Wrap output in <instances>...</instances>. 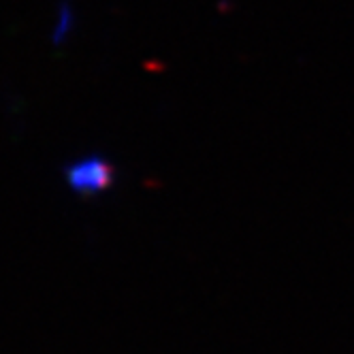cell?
<instances>
[{
  "instance_id": "1",
  "label": "cell",
  "mask_w": 354,
  "mask_h": 354,
  "mask_svg": "<svg viewBox=\"0 0 354 354\" xmlns=\"http://www.w3.org/2000/svg\"><path fill=\"white\" fill-rule=\"evenodd\" d=\"M64 184L77 196H98L107 192L115 182V169L109 158L100 154H86L66 162Z\"/></svg>"
},
{
  "instance_id": "2",
  "label": "cell",
  "mask_w": 354,
  "mask_h": 354,
  "mask_svg": "<svg viewBox=\"0 0 354 354\" xmlns=\"http://www.w3.org/2000/svg\"><path fill=\"white\" fill-rule=\"evenodd\" d=\"M75 26V9L68 0H60L58 5V13H56V24H54V30H52V43L60 45L68 39V35L73 32Z\"/></svg>"
}]
</instances>
